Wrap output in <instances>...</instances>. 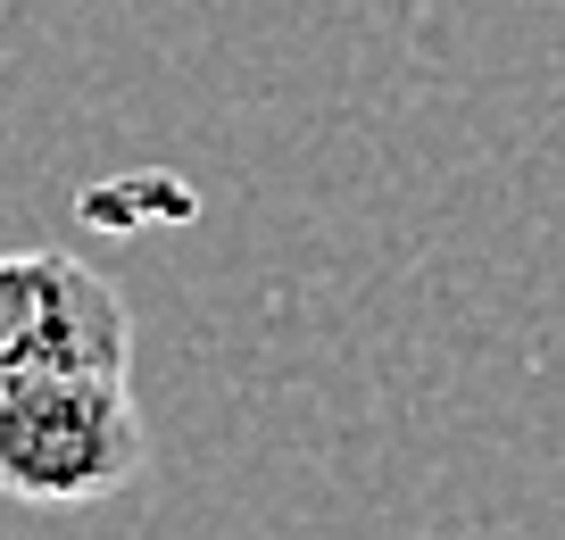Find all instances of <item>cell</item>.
<instances>
[{"label": "cell", "mask_w": 565, "mask_h": 540, "mask_svg": "<svg viewBox=\"0 0 565 540\" xmlns=\"http://www.w3.org/2000/svg\"><path fill=\"white\" fill-rule=\"evenodd\" d=\"M150 466V424L134 374L108 367H25L0 374V499L92 507Z\"/></svg>", "instance_id": "1"}, {"label": "cell", "mask_w": 565, "mask_h": 540, "mask_svg": "<svg viewBox=\"0 0 565 540\" xmlns=\"http://www.w3.org/2000/svg\"><path fill=\"white\" fill-rule=\"evenodd\" d=\"M108 367L134 374V308L67 250H0V374Z\"/></svg>", "instance_id": "2"}]
</instances>
